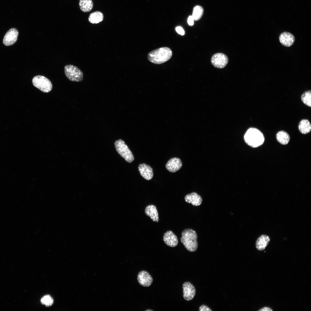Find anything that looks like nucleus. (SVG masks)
<instances>
[{"label":"nucleus","mask_w":311,"mask_h":311,"mask_svg":"<svg viewBox=\"0 0 311 311\" xmlns=\"http://www.w3.org/2000/svg\"><path fill=\"white\" fill-rule=\"evenodd\" d=\"M172 55L171 49L164 47L151 51L148 54L147 57L148 60L152 63L160 64L169 60Z\"/></svg>","instance_id":"f257e3e1"},{"label":"nucleus","mask_w":311,"mask_h":311,"mask_svg":"<svg viewBox=\"0 0 311 311\" xmlns=\"http://www.w3.org/2000/svg\"><path fill=\"white\" fill-rule=\"evenodd\" d=\"M181 242L186 249L191 252L196 251L198 248L197 235L196 232L191 229H186L182 232Z\"/></svg>","instance_id":"f03ea898"},{"label":"nucleus","mask_w":311,"mask_h":311,"mask_svg":"<svg viewBox=\"0 0 311 311\" xmlns=\"http://www.w3.org/2000/svg\"><path fill=\"white\" fill-rule=\"evenodd\" d=\"M244 139L247 145L254 148L261 145L265 140L262 132L254 128H251L247 130L244 135Z\"/></svg>","instance_id":"7ed1b4c3"},{"label":"nucleus","mask_w":311,"mask_h":311,"mask_svg":"<svg viewBox=\"0 0 311 311\" xmlns=\"http://www.w3.org/2000/svg\"><path fill=\"white\" fill-rule=\"evenodd\" d=\"M114 144L117 152L126 161L130 163L133 161L134 159V156L123 140L120 139L116 141Z\"/></svg>","instance_id":"20e7f679"},{"label":"nucleus","mask_w":311,"mask_h":311,"mask_svg":"<svg viewBox=\"0 0 311 311\" xmlns=\"http://www.w3.org/2000/svg\"><path fill=\"white\" fill-rule=\"evenodd\" d=\"M64 71L66 77L71 81L80 82L83 79V73L77 67L71 65H65Z\"/></svg>","instance_id":"39448f33"},{"label":"nucleus","mask_w":311,"mask_h":311,"mask_svg":"<svg viewBox=\"0 0 311 311\" xmlns=\"http://www.w3.org/2000/svg\"><path fill=\"white\" fill-rule=\"evenodd\" d=\"M32 81L33 86L43 92H49L52 89V84L50 81L43 76H35L33 79Z\"/></svg>","instance_id":"423d86ee"},{"label":"nucleus","mask_w":311,"mask_h":311,"mask_svg":"<svg viewBox=\"0 0 311 311\" xmlns=\"http://www.w3.org/2000/svg\"><path fill=\"white\" fill-rule=\"evenodd\" d=\"M211 61L212 65L215 67L222 69L224 68L228 63V58L225 54L219 53L213 56Z\"/></svg>","instance_id":"0eeeda50"},{"label":"nucleus","mask_w":311,"mask_h":311,"mask_svg":"<svg viewBox=\"0 0 311 311\" xmlns=\"http://www.w3.org/2000/svg\"><path fill=\"white\" fill-rule=\"evenodd\" d=\"M18 32L15 28L9 29L5 34L3 40V44L7 46L14 44L17 41Z\"/></svg>","instance_id":"6e6552de"},{"label":"nucleus","mask_w":311,"mask_h":311,"mask_svg":"<svg viewBox=\"0 0 311 311\" xmlns=\"http://www.w3.org/2000/svg\"><path fill=\"white\" fill-rule=\"evenodd\" d=\"M183 297L187 301H189L194 297L196 293L194 286L190 282H186L183 285Z\"/></svg>","instance_id":"1a4fd4ad"},{"label":"nucleus","mask_w":311,"mask_h":311,"mask_svg":"<svg viewBox=\"0 0 311 311\" xmlns=\"http://www.w3.org/2000/svg\"><path fill=\"white\" fill-rule=\"evenodd\" d=\"M137 280L139 284L144 287H149L152 284L153 279L147 271L143 270L140 272L137 276Z\"/></svg>","instance_id":"9d476101"},{"label":"nucleus","mask_w":311,"mask_h":311,"mask_svg":"<svg viewBox=\"0 0 311 311\" xmlns=\"http://www.w3.org/2000/svg\"><path fill=\"white\" fill-rule=\"evenodd\" d=\"M138 168L141 175L144 179L147 180L152 179L153 172V169L150 166L142 163L139 165Z\"/></svg>","instance_id":"9b49d317"},{"label":"nucleus","mask_w":311,"mask_h":311,"mask_svg":"<svg viewBox=\"0 0 311 311\" xmlns=\"http://www.w3.org/2000/svg\"><path fill=\"white\" fill-rule=\"evenodd\" d=\"M182 163L181 160L177 158L170 159L166 165V169L169 172H175L179 170L182 167Z\"/></svg>","instance_id":"f8f14e48"},{"label":"nucleus","mask_w":311,"mask_h":311,"mask_svg":"<svg viewBox=\"0 0 311 311\" xmlns=\"http://www.w3.org/2000/svg\"><path fill=\"white\" fill-rule=\"evenodd\" d=\"M163 240L165 243L171 247L176 246L178 243L177 236L171 231H168L164 234Z\"/></svg>","instance_id":"ddd939ff"},{"label":"nucleus","mask_w":311,"mask_h":311,"mask_svg":"<svg viewBox=\"0 0 311 311\" xmlns=\"http://www.w3.org/2000/svg\"><path fill=\"white\" fill-rule=\"evenodd\" d=\"M279 39L282 45L289 47L293 44L295 41V38L294 36L291 33L285 32L280 34Z\"/></svg>","instance_id":"4468645a"},{"label":"nucleus","mask_w":311,"mask_h":311,"mask_svg":"<svg viewBox=\"0 0 311 311\" xmlns=\"http://www.w3.org/2000/svg\"><path fill=\"white\" fill-rule=\"evenodd\" d=\"M185 200L186 202L196 206L200 205L202 201L201 197L194 192L187 195L185 197Z\"/></svg>","instance_id":"2eb2a0df"},{"label":"nucleus","mask_w":311,"mask_h":311,"mask_svg":"<svg viewBox=\"0 0 311 311\" xmlns=\"http://www.w3.org/2000/svg\"><path fill=\"white\" fill-rule=\"evenodd\" d=\"M270 239L269 237L266 235H262L257 239L255 243V246L257 249L259 251L264 250L268 245Z\"/></svg>","instance_id":"dca6fc26"},{"label":"nucleus","mask_w":311,"mask_h":311,"mask_svg":"<svg viewBox=\"0 0 311 311\" xmlns=\"http://www.w3.org/2000/svg\"><path fill=\"white\" fill-rule=\"evenodd\" d=\"M145 213L153 221L156 222L159 221L158 212L156 207L154 205L151 204L147 206L145 209Z\"/></svg>","instance_id":"f3484780"},{"label":"nucleus","mask_w":311,"mask_h":311,"mask_svg":"<svg viewBox=\"0 0 311 311\" xmlns=\"http://www.w3.org/2000/svg\"><path fill=\"white\" fill-rule=\"evenodd\" d=\"M298 128L300 132L303 134L309 133L311 130V124L307 119L301 120L299 123Z\"/></svg>","instance_id":"a211bd4d"},{"label":"nucleus","mask_w":311,"mask_h":311,"mask_svg":"<svg viewBox=\"0 0 311 311\" xmlns=\"http://www.w3.org/2000/svg\"><path fill=\"white\" fill-rule=\"evenodd\" d=\"M104 16L100 11H95L91 13L88 17L89 22L92 24H98L103 21Z\"/></svg>","instance_id":"6ab92c4d"},{"label":"nucleus","mask_w":311,"mask_h":311,"mask_svg":"<svg viewBox=\"0 0 311 311\" xmlns=\"http://www.w3.org/2000/svg\"><path fill=\"white\" fill-rule=\"evenodd\" d=\"M277 141L283 145L287 144L289 142L290 137L288 134L285 131L281 130L278 132L276 134Z\"/></svg>","instance_id":"aec40b11"},{"label":"nucleus","mask_w":311,"mask_h":311,"mask_svg":"<svg viewBox=\"0 0 311 311\" xmlns=\"http://www.w3.org/2000/svg\"><path fill=\"white\" fill-rule=\"evenodd\" d=\"M79 5L81 10L86 12L92 9L93 4L92 0H79Z\"/></svg>","instance_id":"412c9836"},{"label":"nucleus","mask_w":311,"mask_h":311,"mask_svg":"<svg viewBox=\"0 0 311 311\" xmlns=\"http://www.w3.org/2000/svg\"><path fill=\"white\" fill-rule=\"evenodd\" d=\"M204 12L203 8L200 5L195 6L193 10L192 16L194 20H198L202 17Z\"/></svg>","instance_id":"4be33fe9"},{"label":"nucleus","mask_w":311,"mask_h":311,"mask_svg":"<svg viewBox=\"0 0 311 311\" xmlns=\"http://www.w3.org/2000/svg\"><path fill=\"white\" fill-rule=\"evenodd\" d=\"M311 91L308 90L304 92L301 96L302 102L306 105L311 107Z\"/></svg>","instance_id":"5701e85b"},{"label":"nucleus","mask_w":311,"mask_h":311,"mask_svg":"<svg viewBox=\"0 0 311 311\" xmlns=\"http://www.w3.org/2000/svg\"><path fill=\"white\" fill-rule=\"evenodd\" d=\"M41 302L42 304L45 305L46 307L51 306L53 303V298L50 295H47L44 296L41 299Z\"/></svg>","instance_id":"b1692460"},{"label":"nucleus","mask_w":311,"mask_h":311,"mask_svg":"<svg viewBox=\"0 0 311 311\" xmlns=\"http://www.w3.org/2000/svg\"><path fill=\"white\" fill-rule=\"evenodd\" d=\"M200 311H212V310L208 306L205 305H202L199 308Z\"/></svg>","instance_id":"393cba45"},{"label":"nucleus","mask_w":311,"mask_h":311,"mask_svg":"<svg viewBox=\"0 0 311 311\" xmlns=\"http://www.w3.org/2000/svg\"><path fill=\"white\" fill-rule=\"evenodd\" d=\"M176 30L177 32L181 35H183L185 34V31L183 28L180 26H178L176 27Z\"/></svg>","instance_id":"a878e982"},{"label":"nucleus","mask_w":311,"mask_h":311,"mask_svg":"<svg viewBox=\"0 0 311 311\" xmlns=\"http://www.w3.org/2000/svg\"><path fill=\"white\" fill-rule=\"evenodd\" d=\"M194 20L192 16H189L187 19V22L188 24L190 26H192L194 24Z\"/></svg>","instance_id":"bb28decb"},{"label":"nucleus","mask_w":311,"mask_h":311,"mask_svg":"<svg viewBox=\"0 0 311 311\" xmlns=\"http://www.w3.org/2000/svg\"><path fill=\"white\" fill-rule=\"evenodd\" d=\"M272 310L271 308L268 307H264L258 310L259 311H272Z\"/></svg>","instance_id":"cd10ccee"},{"label":"nucleus","mask_w":311,"mask_h":311,"mask_svg":"<svg viewBox=\"0 0 311 311\" xmlns=\"http://www.w3.org/2000/svg\"><path fill=\"white\" fill-rule=\"evenodd\" d=\"M146 311H153V310H151L149 309V310H147Z\"/></svg>","instance_id":"c85d7f7f"}]
</instances>
